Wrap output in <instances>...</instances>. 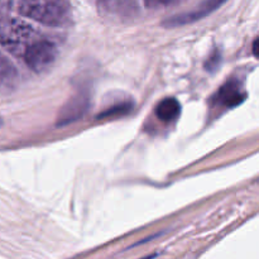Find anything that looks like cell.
Here are the masks:
<instances>
[{"label":"cell","instance_id":"cell-7","mask_svg":"<svg viewBox=\"0 0 259 259\" xmlns=\"http://www.w3.org/2000/svg\"><path fill=\"white\" fill-rule=\"evenodd\" d=\"M180 113H181V104L175 98L164 99L156 108L157 118L166 123L175 120L180 115Z\"/></svg>","mask_w":259,"mask_h":259},{"label":"cell","instance_id":"cell-3","mask_svg":"<svg viewBox=\"0 0 259 259\" xmlns=\"http://www.w3.org/2000/svg\"><path fill=\"white\" fill-rule=\"evenodd\" d=\"M227 0H204L200 3L195 9L189 10V12L180 13V14L174 15V17L168 18L163 22V25L167 28H174L180 27V25H186L191 24V23H196L197 20L202 19V18L207 17L219 9Z\"/></svg>","mask_w":259,"mask_h":259},{"label":"cell","instance_id":"cell-4","mask_svg":"<svg viewBox=\"0 0 259 259\" xmlns=\"http://www.w3.org/2000/svg\"><path fill=\"white\" fill-rule=\"evenodd\" d=\"M32 34V28L23 22H12L3 30V45L14 55H19L23 43Z\"/></svg>","mask_w":259,"mask_h":259},{"label":"cell","instance_id":"cell-6","mask_svg":"<svg viewBox=\"0 0 259 259\" xmlns=\"http://www.w3.org/2000/svg\"><path fill=\"white\" fill-rule=\"evenodd\" d=\"M245 94L240 90V85L237 81L232 80L222 86L220 91L218 93V100L228 108H234L244 101Z\"/></svg>","mask_w":259,"mask_h":259},{"label":"cell","instance_id":"cell-8","mask_svg":"<svg viewBox=\"0 0 259 259\" xmlns=\"http://www.w3.org/2000/svg\"><path fill=\"white\" fill-rule=\"evenodd\" d=\"M132 108V104H120V105H116V106H113L111 109H108L106 111H104L103 114H100V115L98 116V118H106V116H110V115H115L116 113L118 114H126L128 113Z\"/></svg>","mask_w":259,"mask_h":259},{"label":"cell","instance_id":"cell-2","mask_svg":"<svg viewBox=\"0 0 259 259\" xmlns=\"http://www.w3.org/2000/svg\"><path fill=\"white\" fill-rule=\"evenodd\" d=\"M57 46L48 39L34 40L24 50L23 57L28 67L35 73L47 71L57 58Z\"/></svg>","mask_w":259,"mask_h":259},{"label":"cell","instance_id":"cell-5","mask_svg":"<svg viewBox=\"0 0 259 259\" xmlns=\"http://www.w3.org/2000/svg\"><path fill=\"white\" fill-rule=\"evenodd\" d=\"M89 108V98L85 95L73 96L67 101L58 115L57 125H67L80 119Z\"/></svg>","mask_w":259,"mask_h":259},{"label":"cell","instance_id":"cell-1","mask_svg":"<svg viewBox=\"0 0 259 259\" xmlns=\"http://www.w3.org/2000/svg\"><path fill=\"white\" fill-rule=\"evenodd\" d=\"M20 12L25 17L52 27L66 24L70 17L67 4L63 0H23Z\"/></svg>","mask_w":259,"mask_h":259},{"label":"cell","instance_id":"cell-10","mask_svg":"<svg viewBox=\"0 0 259 259\" xmlns=\"http://www.w3.org/2000/svg\"><path fill=\"white\" fill-rule=\"evenodd\" d=\"M253 55L259 58V38H257L254 40V43H253Z\"/></svg>","mask_w":259,"mask_h":259},{"label":"cell","instance_id":"cell-9","mask_svg":"<svg viewBox=\"0 0 259 259\" xmlns=\"http://www.w3.org/2000/svg\"><path fill=\"white\" fill-rule=\"evenodd\" d=\"M217 61H220V53L219 52H217L214 56H211V58L207 61L206 65H205V66H206V70L212 71L214 68H217V66H218Z\"/></svg>","mask_w":259,"mask_h":259}]
</instances>
